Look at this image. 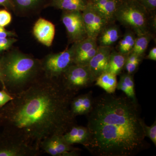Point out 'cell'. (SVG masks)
Wrapping results in <instances>:
<instances>
[{"mask_svg":"<svg viewBox=\"0 0 156 156\" xmlns=\"http://www.w3.org/2000/svg\"><path fill=\"white\" fill-rule=\"evenodd\" d=\"M77 94L66 89L59 78L44 75L0 108L3 133L41 151L40 144L44 139L63 135L76 125L70 104Z\"/></svg>","mask_w":156,"mask_h":156,"instance_id":"obj_1","label":"cell"},{"mask_svg":"<svg viewBox=\"0 0 156 156\" xmlns=\"http://www.w3.org/2000/svg\"><path fill=\"white\" fill-rule=\"evenodd\" d=\"M89 137L83 145L95 156H134L146 147L137 102L103 93L94 98L87 115Z\"/></svg>","mask_w":156,"mask_h":156,"instance_id":"obj_2","label":"cell"},{"mask_svg":"<svg viewBox=\"0 0 156 156\" xmlns=\"http://www.w3.org/2000/svg\"><path fill=\"white\" fill-rule=\"evenodd\" d=\"M3 89L12 96L28 89L44 74L41 60L17 50L0 58Z\"/></svg>","mask_w":156,"mask_h":156,"instance_id":"obj_3","label":"cell"},{"mask_svg":"<svg viewBox=\"0 0 156 156\" xmlns=\"http://www.w3.org/2000/svg\"><path fill=\"white\" fill-rule=\"evenodd\" d=\"M147 15V10L138 2L123 0L117 9L115 18L139 36L149 33Z\"/></svg>","mask_w":156,"mask_h":156,"instance_id":"obj_4","label":"cell"},{"mask_svg":"<svg viewBox=\"0 0 156 156\" xmlns=\"http://www.w3.org/2000/svg\"><path fill=\"white\" fill-rule=\"evenodd\" d=\"M74 45L58 53H51L41 60L42 70L46 76L59 79L74 64Z\"/></svg>","mask_w":156,"mask_h":156,"instance_id":"obj_5","label":"cell"},{"mask_svg":"<svg viewBox=\"0 0 156 156\" xmlns=\"http://www.w3.org/2000/svg\"><path fill=\"white\" fill-rule=\"evenodd\" d=\"M59 79L66 89L76 93L90 87L95 82L87 66L75 64L70 66Z\"/></svg>","mask_w":156,"mask_h":156,"instance_id":"obj_6","label":"cell"},{"mask_svg":"<svg viewBox=\"0 0 156 156\" xmlns=\"http://www.w3.org/2000/svg\"><path fill=\"white\" fill-rule=\"evenodd\" d=\"M41 153L23 140L3 132L0 134V156H37Z\"/></svg>","mask_w":156,"mask_h":156,"instance_id":"obj_7","label":"cell"},{"mask_svg":"<svg viewBox=\"0 0 156 156\" xmlns=\"http://www.w3.org/2000/svg\"><path fill=\"white\" fill-rule=\"evenodd\" d=\"M61 20L71 43H78L87 37L82 12L63 11Z\"/></svg>","mask_w":156,"mask_h":156,"instance_id":"obj_8","label":"cell"},{"mask_svg":"<svg viewBox=\"0 0 156 156\" xmlns=\"http://www.w3.org/2000/svg\"><path fill=\"white\" fill-rule=\"evenodd\" d=\"M82 14L87 37L97 40L101 33L109 23L88 3L87 8L82 11Z\"/></svg>","mask_w":156,"mask_h":156,"instance_id":"obj_9","label":"cell"},{"mask_svg":"<svg viewBox=\"0 0 156 156\" xmlns=\"http://www.w3.org/2000/svg\"><path fill=\"white\" fill-rule=\"evenodd\" d=\"M74 45V64L87 66L97 52L98 46L97 40L86 38Z\"/></svg>","mask_w":156,"mask_h":156,"instance_id":"obj_10","label":"cell"},{"mask_svg":"<svg viewBox=\"0 0 156 156\" xmlns=\"http://www.w3.org/2000/svg\"><path fill=\"white\" fill-rule=\"evenodd\" d=\"M112 51L111 47L98 46L97 52L87 65L89 72L95 82L101 74L106 71Z\"/></svg>","mask_w":156,"mask_h":156,"instance_id":"obj_11","label":"cell"},{"mask_svg":"<svg viewBox=\"0 0 156 156\" xmlns=\"http://www.w3.org/2000/svg\"><path fill=\"white\" fill-rule=\"evenodd\" d=\"M33 32L34 36L40 43L50 47L55 36V26L50 21L41 18L35 23Z\"/></svg>","mask_w":156,"mask_h":156,"instance_id":"obj_12","label":"cell"},{"mask_svg":"<svg viewBox=\"0 0 156 156\" xmlns=\"http://www.w3.org/2000/svg\"><path fill=\"white\" fill-rule=\"evenodd\" d=\"M123 0H98L88 2L89 5L103 17L109 24L115 20V16Z\"/></svg>","mask_w":156,"mask_h":156,"instance_id":"obj_13","label":"cell"},{"mask_svg":"<svg viewBox=\"0 0 156 156\" xmlns=\"http://www.w3.org/2000/svg\"><path fill=\"white\" fill-rule=\"evenodd\" d=\"M94 98L92 91L86 94L74 96L71 101L70 109L73 116L87 115L93 107Z\"/></svg>","mask_w":156,"mask_h":156,"instance_id":"obj_14","label":"cell"},{"mask_svg":"<svg viewBox=\"0 0 156 156\" xmlns=\"http://www.w3.org/2000/svg\"><path fill=\"white\" fill-rule=\"evenodd\" d=\"M65 141L69 145L81 144L84 145L89 140V132L87 127L76 124L62 135Z\"/></svg>","mask_w":156,"mask_h":156,"instance_id":"obj_15","label":"cell"},{"mask_svg":"<svg viewBox=\"0 0 156 156\" xmlns=\"http://www.w3.org/2000/svg\"><path fill=\"white\" fill-rule=\"evenodd\" d=\"M53 146L55 156H78L80 150L67 144L62 135H55L48 137Z\"/></svg>","mask_w":156,"mask_h":156,"instance_id":"obj_16","label":"cell"},{"mask_svg":"<svg viewBox=\"0 0 156 156\" xmlns=\"http://www.w3.org/2000/svg\"><path fill=\"white\" fill-rule=\"evenodd\" d=\"M44 0H12L13 11L18 15H27L36 11Z\"/></svg>","mask_w":156,"mask_h":156,"instance_id":"obj_17","label":"cell"},{"mask_svg":"<svg viewBox=\"0 0 156 156\" xmlns=\"http://www.w3.org/2000/svg\"><path fill=\"white\" fill-rule=\"evenodd\" d=\"M117 89L122 91L128 98L134 102H137L135 94V84L133 75L128 73L121 76L119 81L117 83Z\"/></svg>","mask_w":156,"mask_h":156,"instance_id":"obj_18","label":"cell"},{"mask_svg":"<svg viewBox=\"0 0 156 156\" xmlns=\"http://www.w3.org/2000/svg\"><path fill=\"white\" fill-rule=\"evenodd\" d=\"M108 25L104 29L98 37L99 46L111 47L121 36V32L118 27Z\"/></svg>","mask_w":156,"mask_h":156,"instance_id":"obj_19","label":"cell"},{"mask_svg":"<svg viewBox=\"0 0 156 156\" xmlns=\"http://www.w3.org/2000/svg\"><path fill=\"white\" fill-rule=\"evenodd\" d=\"M87 0H52L51 5L63 11H79L82 12L87 8Z\"/></svg>","mask_w":156,"mask_h":156,"instance_id":"obj_20","label":"cell"},{"mask_svg":"<svg viewBox=\"0 0 156 156\" xmlns=\"http://www.w3.org/2000/svg\"><path fill=\"white\" fill-rule=\"evenodd\" d=\"M95 85L103 89L106 93H115L117 89V76L108 71L102 73L96 79Z\"/></svg>","mask_w":156,"mask_h":156,"instance_id":"obj_21","label":"cell"},{"mask_svg":"<svg viewBox=\"0 0 156 156\" xmlns=\"http://www.w3.org/2000/svg\"><path fill=\"white\" fill-rule=\"evenodd\" d=\"M128 55L112 51L106 71L114 74L116 76L121 74L125 67Z\"/></svg>","mask_w":156,"mask_h":156,"instance_id":"obj_22","label":"cell"},{"mask_svg":"<svg viewBox=\"0 0 156 156\" xmlns=\"http://www.w3.org/2000/svg\"><path fill=\"white\" fill-rule=\"evenodd\" d=\"M151 40L150 33L137 36L135 39L134 47L130 53H134L137 56L143 57Z\"/></svg>","mask_w":156,"mask_h":156,"instance_id":"obj_23","label":"cell"},{"mask_svg":"<svg viewBox=\"0 0 156 156\" xmlns=\"http://www.w3.org/2000/svg\"><path fill=\"white\" fill-rule=\"evenodd\" d=\"M136 38L132 32L126 33L119 43L118 45L119 52L126 55L129 54L134 47Z\"/></svg>","mask_w":156,"mask_h":156,"instance_id":"obj_24","label":"cell"},{"mask_svg":"<svg viewBox=\"0 0 156 156\" xmlns=\"http://www.w3.org/2000/svg\"><path fill=\"white\" fill-rule=\"evenodd\" d=\"M142 57L137 56L134 53H130L127 56L124 69L126 72L133 75L137 70Z\"/></svg>","mask_w":156,"mask_h":156,"instance_id":"obj_25","label":"cell"},{"mask_svg":"<svg viewBox=\"0 0 156 156\" xmlns=\"http://www.w3.org/2000/svg\"><path fill=\"white\" fill-rule=\"evenodd\" d=\"M142 127L143 131L146 136L149 138L153 143L154 145L156 146V121H154L152 125L150 126H147L144 121L142 120Z\"/></svg>","mask_w":156,"mask_h":156,"instance_id":"obj_26","label":"cell"},{"mask_svg":"<svg viewBox=\"0 0 156 156\" xmlns=\"http://www.w3.org/2000/svg\"><path fill=\"white\" fill-rule=\"evenodd\" d=\"M12 16L9 11L5 9L0 10V26L5 27L11 23Z\"/></svg>","mask_w":156,"mask_h":156,"instance_id":"obj_27","label":"cell"},{"mask_svg":"<svg viewBox=\"0 0 156 156\" xmlns=\"http://www.w3.org/2000/svg\"><path fill=\"white\" fill-rule=\"evenodd\" d=\"M17 41V39L14 37L0 38V52L8 50Z\"/></svg>","mask_w":156,"mask_h":156,"instance_id":"obj_28","label":"cell"},{"mask_svg":"<svg viewBox=\"0 0 156 156\" xmlns=\"http://www.w3.org/2000/svg\"><path fill=\"white\" fill-rule=\"evenodd\" d=\"M13 97L5 89L0 90V108L6 105L13 99Z\"/></svg>","mask_w":156,"mask_h":156,"instance_id":"obj_29","label":"cell"},{"mask_svg":"<svg viewBox=\"0 0 156 156\" xmlns=\"http://www.w3.org/2000/svg\"><path fill=\"white\" fill-rule=\"evenodd\" d=\"M147 11H154L156 8V0H141L139 2Z\"/></svg>","mask_w":156,"mask_h":156,"instance_id":"obj_30","label":"cell"},{"mask_svg":"<svg viewBox=\"0 0 156 156\" xmlns=\"http://www.w3.org/2000/svg\"><path fill=\"white\" fill-rule=\"evenodd\" d=\"M17 35L13 32L6 30L4 27L0 26V38L7 37H14Z\"/></svg>","mask_w":156,"mask_h":156,"instance_id":"obj_31","label":"cell"},{"mask_svg":"<svg viewBox=\"0 0 156 156\" xmlns=\"http://www.w3.org/2000/svg\"><path fill=\"white\" fill-rule=\"evenodd\" d=\"M0 6H3L13 11L12 0H0Z\"/></svg>","mask_w":156,"mask_h":156,"instance_id":"obj_32","label":"cell"},{"mask_svg":"<svg viewBox=\"0 0 156 156\" xmlns=\"http://www.w3.org/2000/svg\"><path fill=\"white\" fill-rule=\"evenodd\" d=\"M147 58L150 59V60L156 61V48H152L149 53L148 55L147 56Z\"/></svg>","mask_w":156,"mask_h":156,"instance_id":"obj_33","label":"cell"},{"mask_svg":"<svg viewBox=\"0 0 156 156\" xmlns=\"http://www.w3.org/2000/svg\"><path fill=\"white\" fill-rule=\"evenodd\" d=\"M2 80V73H1V67H0V82Z\"/></svg>","mask_w":156,"mask_h":156,"instance_id":"obj_34","label":"cell"},{"mask_svg":"<svg viewBox=\"0 0 156 156\" xmlns=\"http://www.w3.org/2000/svg\"><path fill=\"white\" fill-rule=\"evenodd\" d=\"M131 1H135V2H140L141 1V0H131Z\"/></svg>","mask_w":156,"mask_h":156,"instance_id":"obj_35","label":"cell"},{"mask_svg":"<svg viewBox=\"0 0 156 156\" xmlns=\"http://www.w3.org/2000/svg\"><path fill=\"white\" fill-rule=\"evenodd\" d=\"M97 1H98V0H90V2H95Z\"/></svg>","mask_w":156,"mask_h":156,"instance_id":"obj_36","label":"cell"},{"mask_svg":"<svg viewBox=\"0 0 156 156\" xmlns=\"http://www.w3.org/2000/svg\"><path fill=\"white\" fill-rule=\"evenodd\" d=\"M0 134H1V133H0Z\"/></svg>","mask_w":156,"mask_h":156,"instance_id":"obj_37","label":"cell"}]
</instances>
